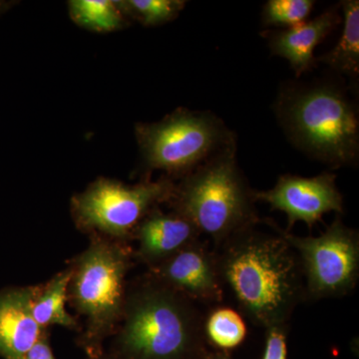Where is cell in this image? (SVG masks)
<instances>
[{
	"label": "cell",
	"instance_id": "1",
	"mask_svg": "<svg viewBox=\"0 0 359 359\" xmlns=\"http://www.w3.org/2000/svg\"><path fill=\"white\" fill-rule=\"evenodd\" d=\"M259 223L231 236L215 254L222 282L242 313L266 330L287 325L306 294L301 261L285 231L273 222V231L259 230Z\"/></svg>",
	"mask_w": 359,
	"mask_h": 359
},
{
	"label": "cell",
	"instance_id": "2",
	"mask_svg": "<svg viewBox=\"0 0 359 359\" xmlns=\"http://www.w3.org/2000/svg\"><path fill=\"white\" fill-rule=\"evenodd\" d=\"M204 323L195 302L149 275L128 285L109 351L121 359H193L205 337Z\"/></svg>",
	"mask_w": 359,
	"mask_h": 359
},
{
	"label": "cell",
	"instance_id": "3",
	"mask_svg": "<svg viewBox=\"0 0 359 359\" xmlns=\"http://www.w3.org/2000/svg\"><path fill=\"white\" fill-rule=\"evenodd\" d=\"M276 112L290 140L309 157L332 169L358 162V111L339 85L289 87L280 94Z\"/></svg>",
	"mask_w": 359,
	"mask_h": 359
},
{
	"label": "cell",
	"instance_id": "4",
	"mask_svg": "<svg viewBox=\"0 0 359 359\" xmlns=\"http://www.w3.org/2000/svg\"><path fill=\"white\" fill-rule=\"evenodd\" d=\"M132 256L126 243L92 235L87 249L70 264L68 302L84 318L77 342L87 358L105 351L104 342L121 323Z\"/></svg>",
	"mask_w": 359,
	"mask_h": 359
},
{
	"label": "cell",
	"instance_id": "5",
	"mask_svg": "<svg viewBox=\"0 0 359 359\" xmlns=\"http://www.w3.org/2000/svg\"><path fill=\"white\" fill-rule=\"evenodd\" d=\"M256 202L238 167L235 144L182 178L169 203L218 249L231 236L261 221Z\"/></svg>",
	"mask_w": 359,
	"mask_h": 359
},
{
	"label": "cell",
	"instance_id": "6",
	"mask_svg": "<svg viewBox=\"0 0 359 359\" xmlns=\"http://www.w3.org/2000/svg\"><path fill=\"white\" fill-rule=\"evenodd\" d=\"M146 171L184 178L224 149L237 144L235 134L211 112L178 108L155 123L135 126Z\"/></svg>",
	"mask_w": 359,
	"mask_h": 359
},
{
	"label": "cell",
	"instance_id": "7",
	"mask_svg": "<svg viewBox=\"0 0 359 359\" xmlns=\"http://www.w3.org/2000/svg\"><path fill=\"white\" fill-rule=\"evenodd\" d=\"M175 182L164 176L127 185L118 180L98 178L73 196L71 214L80 230L127 243L144 218L173 197Z\"/></svg>",
	"mask_w": 359,
	"mask_h": 359
},
{
	"label": "cell",
	"instance_id": "8",
	"mask_svg": "<svg viewBox=\"0 0 359 359\" xmlns=\"http://www.w3.org/2000/svg\"><path fill=\"white\" fill-rule=\"evenodd\" d=\"M285 235L301 261L306 299H337L353 292L359 278L358 231L337 216L318 237Z\"/></svg>",
	"mask_w": 359,
	"mask_h": 359
},
{
	"label": "cell",
	"instance_id": "9",
	"mask_svg": "<svg viewBox=\"0 0 359 359\" xmlns=\"http://www.w3.org/2000/svg\"><path fill=\"white\" fill-rule=\"evenodd\" d=\"M335 179L330 172L313 178L283 175L271 190L255 191V199L287 215V233L297 222H304L311 229L328 212H344V197Z\"/></svg>",
	"mask_w": 359,
	"mask_h": 359
},
{
	"label": "cell",
	"instance_id": "10",
	"mask_svg": "<svg viewBox=\"0 0 359 359\" xmlns=\"http://www.w3.org/2000/svg\"><path fill=\"white\" fill-rule=\"evenodd\" d=\"M150 275L194 302H223L224 285L216 254L200 240L151 268Z\"/></svg>",
	"mask_w": 359,
	"mask_h": 359
},
{
	"label": "cell",
	"instance_id": "11",
	"mask_svg": "<svg viewBox=\"0 0 359 359\" xmlns=\"http://www.w3.org/2000/svg\"><path fill=\"white\" fill-rule=\"evenodd\" d=\"M195 224L175 211L163 212L159 207L149 212L134 231L138 243L135 257L149 269L200 240Z\"/></svg>",
	"mask_w": 359,
	"mask_h": 359
},
{
	"label": "cell",
	"instance_id": "12",
	"mask_svg": "<svg viewBox=\"0 0 359 359\" xmlns=\"http://www.w3.org/2000/svg\"><path fill=\"white\" fill-rule=\"evenodd\" d=\"M36 287H11L0 292V358L25 359L44 330L32 314Z\"/></svg>",
	"mask_w": 359,
	"mask_h": 359
},
{
	"label": "cell",
	"instance_id": "13",
	"mask_svg": "<svg viewBox=\"0 0 359 359\" xmlns=\"http://www.w3.org/2000/svg\"><path fill=\"white\" fill-rule=\"evenodd\" d=\"M341 18L337 8H330L313 20L283 30H266L263 36L268 39L273 55L289 61L297 77L316 66L313 51L335 28Z\"/></svg>",
	"mask_w": 359,
	"mask_h": 359
},
{
	"label": "cell",
	"instance_id": "14",
	"mask_svg": "<svg viewBox=\"0 0 359 359\" xmlns=\"http://www.w3.org/2000/svg\"><path fill=\"white\" fill-rule=\"evenodd\" d=\"M71 276L72 269L69 266L44 285H37L33 299L32 314L42 330L59 325L80 332L81 327L76 318H73L66 309Z\"/></svg>",
	"mask_w": 359,
	"mask_h": 359
},
{
	"label": "cell",
	"instance_id": "15",
	"mask_svg": "<svg viewBox=\"0 0 359 359\" xmlns=\"http://www.w3.org/2000/svg\"><path fill=\"white\" fill-rule=\"evenodd\" d=\"M341 7L344 29L339 43L316 61L355 80L359 76V2L346 0L341 2Z\"/></svg>",
	"mask_w": 359,
	"mask_h": 359
},
{
	"label": "cell",
	"instance_id": "16",
	"mask_svg": "<svg viewBox=\"0 0 359 359\" xmlns=\"http://www.w3.org/2000/svg\"><path fill=\"white\" fill-rule=\"evenodd\" d=\"M69 15L80 27L95 32H112L122 29L129 20L119 2L112 0H71Z\"/></svg>",
	"mask_w": 359,
	"mask_h": 359
},
{
	"label": "cell",
	"instance_id": "17",
	"mask_svg": "<svg viewBox=\"0 0 359 359\" xmlns=\"http://www.w3.org/2000/svg\"><path fill=\"white\" fill-rule=\"evenodd\" d=\"M205 335L222 349L235 348L247 335V325L241 314L231 308H217L205 318Z\"/></svg>",
	"mask_w": 359,
	"mask_h": 359
},
{
	"label": "cell",
	"instance_id": "18",
	"mask_svg": "<svg viewBox=\"0 0 359 359\" xmlns=\"http://www.w3.org/2000/svg\"><path fill=\"white\" fill-rule=\"evenodd\" d=\"M118 2L127 18L139 21L148 27L173 21L187 4L183 0H125Z\"/></svg>",
	"mask_w": 359,
	"mask_h": 359
},
{
	"label": "cell",
	"instance_id": "19",
	"mask_svg": "<svg viewBox=\"0 0 359 359\" xmlns=\"http://www.w3.org/2000/svg\"><path fill=\"white\" fill-rule=\"evenodd\" d=\"M313 6V0H269L264 4L262 20L266 26L294 27L306 22Z\"/></svg>",
	"mask_w": 359,
	"mask_h": 359
},
{
	"label": "cell",
	"instance_id": "20",
	"mask_svg": "<svg viewBox=\"0 0 359 359\" xmlns=\"http://www.w3.org/2000/svg\"><path fill=\"white\" fill-rule=\"evenodd\" d=\"M287 325L266 328L263 359H287Z\"/></svg>",
	"mask_w": 359,
	"mask_h": 359
},
{
	"label": "cell",
	"instance_id": "21",
	"mask_svg": "<svg viewBox=\"0 0 359 359\" xmlns=\"http://www.w3.org/2000/svg\"><path fill=\"white\" fill-rule=\"evenodd\" d=\"M25 359H56L52 351L48 330H44L36 344L26 354Z\"/></svg>",
	"mask_w": 359,
	"mask_h": 359
},
{
	"label": "cell",
	"instance_id": "22",
	"mask_svg": "<svg viewBox=\"0 0 359 359\" xmlns=\"http://www.w3.org/2000/svg\"><path fill=\"white\" fill-rule=\"evenodd\" d=\"M87 359H121L115 355L114 353H110L109 351H104V353L99 354V355L94 356V358H87Z\"/></svg>",
	"mask_w": 359,
	"mask_h": 359
},
{
	"label": "cell",
	"instance_id": "23",
	"mask_svg": "<svg viewBox=\"0 0 359 359\" xmlns=\"http://www.w3.org/2000/svg\"><path fill=\"white\" fill-rule=\"evenodd\" d=\"M208 359H230L226 355H224V354H215V355L210 356Z\"/></svg>",
	"mask_w": 359,
	"mask_h": 359
}]
</instances>
